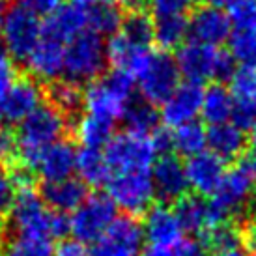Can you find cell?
Returning <instances> with one entry per match:
<instances>
[{
	"label": "cell",
	"mask_w": 256,
	"mask_h": 256,
	"mask_svg": "<svg viewBox=\"0 0 256 256\" xmlns=\"http://www.w3.org/2000/svg\"><path fill=\"white\" fill-rule=\"evenodd\" d=\"M68 126H70L68 118L62 112H58L52 105L49 103L40 105L19 124V129L15 131L19 146L17 154L19 164L32 172L36 170L42 156L52 144L62 140Z\"/></svg>",
	"instance_id": "cell-1"
},
{
	"label": "cell",
	"mask_w": 256,
	"mask_h": 256,
	"mask_svg": "<svg viewBox=\"0 0 256 256\" xmlns=\"http://www.w3.org/2000/svg\"><path fill=\"white\" fill-rule=\"evenodd\" d=\"M133 98V78L124 72H112L86 84L82 107L86 114L107 122L120 120Z\"/></svg>",
	"instance_id": "cell-2"
},
{
	"label": "cell",
	"mask_w": 256,
	"mask_h": 256,
	"mask_svg": "<svg viewBox=\"0 0 256 256\" xmlns=\"http://www.w3.org/2000/svg\"><path fill=\"white\" fill-rule=\"evenodd\" d=\"M174 62L178 66L180 77L187 78V82L192 84H200L210 78L226 80L236 72V62L230 52L194 42L182 45Z\"/></svg>",
	"instance_id": "cell-3"
},
{
	"label": "cell",
	"mask_w": 256,
	"mask_h": 256,
	"mask_svg": "<svg viewBox=\"0 0 256 256\" xmlns=\"http://www.w3.org/2000/svg\"><path fill=\"white\" fill-rule=\"evenodd\" d=\"M107 66L105 43L92 30H82L66 45L64 75L66 80L75 86L90 84L100 78Z\"/></svg>",
	"instance_id": "cell-4"
},
{
	"label": "cell",
	"mask_w": 256,
	"mask_h": 256,
	"mask_svg": "<svg viewBox=\"0 0 256 256\" xmlns=\"http://www.w3.org/2000/svg\"><path fill=\"white\" fill-rule=\"evenodd\" d=\"M103 156L107 159L110 172H150L156 164L157 152L150 136L120 133L112 136L105 146Z\"/></svg>",
	"instance_id": "cell-5"
},
{
	"label": "cell",
	"mask_w": 256,
	"mask_h": 256,
	"mask_svg": "<svg viewBox=\"0 0 256 256\" xmlns=\"http://www.w3.org/2000/svg\"><path fill=\"white\" fill-rule=\"evenodd\" d=\"M0 32H2L0 42L4 43L12 60L26 62L42 36L40 15L26 10L21 4L8 8Z\"/></svg>",
	"instance_id": "cell-6"
},
{
	"label": "cell",
	"mask_w": 256,
	"mask_h": 256,
	"mask_svg": "<svg viewBox=\"0 0 256 256\" xmlns=\"http://www.w3.org/2000/svg\"><path fill=\"white\" fill-rule=\"evenodd\" d=\"M107 196L129 217L146 214L156 196L150 172H124L112 176L107 182Z\"/></svg>",
	"instance_id": "cell-7"
},
{
	"label": "cell",
	"mask_w": 256,
	"mask_h": 256,
	"mask_svg": "<svg viewBox=\"0 0 256 256\" xmlns=\"http://www.w3.org/2000/svg\"><path fill=\"white\" fill-rule=\"evenodd\" d=\"M116 219V206L107 194H88L70 217V232L80 243H94Z\"/></svg>",
	"instance_id": "cell-8"
},
{
	"label": "cell",
	"mask_w": 256,
	"mask_h": 256,
	"mask_svg": "<svg viewBox=\"0 0 256 256\" xmlns=\"http://www.w3.org/2000/svg\"><path fill=\"white\" fill-rule=\"evenodd\" d=\"M52 219L54 212H50L45 206L40 192L34 189L19 191L12 214L8 217L15 236L47 238L50 242H52Z\"/></svg>",
	"instance_id": "cell-9"
},
{
	"label": "cell",
	"mask_w": 256,
	"mask_h": 256,
	"mask_svg": "<svg viewBox=\"0 0 256 256\" xmlns=\"http://www.w3.org/2000/svg\"><path fill=\"white\" fill-rule=\"evenodd\" d=\"M142 224L135 217H116L105 234L92 243L88 256H140Z\"/></svg>",
	"instance_id": "cell-10"
},
{
	"label": "cell",
	"mask_w": 256,
	"mask_h": 256,
	"mask_svg": "<svg viewBox=\"0 0 256 256\" xmlns=\"http://www.w3.org/2000/svg\"><path fill=\"white\" fill-rule=\"evenodd\" d=\"M142 100L150 105H163L180 86V72L174 58L166 52L154 54L148 68L136 78Z\"/></svg>",
	"instance_id": "cell-11"
},
{
	"label": "cell",
	"mask_w": 256,
	"mask_h": 256,
	"mask_svg": "<svg viewBox=\"0 0 256 256\" xmlns=\"http://www.w3.org/2000/svg\"><path fill=\"white\" fill-rule=\"evenodd\" d=\"M254 182L249 180L242 170L226 172L220 182L219 189L214 192V200L210 202V210L217 222H224L228 217L242 212L252 194Z\"/></svg>",
	"instance_id": "cell-12"
},
{
	"label": "cell",
	"mask_w": 256,
	"mask_h": 256,
	"mask_svg": "<svg viewBox=\"0 0 256 256\" xmlns=\"http://www.w3.org/2000/svg\"><path fill=\"white\" fill-rule=\"evenodd\" d=\"M232 32V24L228 15L214 6H202L194 10L191 21H187V34L194 43L217 47L224 43Z\"/></svg>",
	"instance_id": "cell-13"
},
{
	"label": "cell",
	"mask_w": 256,
	"mask_h": 256,
	"mask_svg": "<svg viewBox=\"0 0 256 256\" xmlns=\"http://www.w3.org/2000/svg\"><path fill=\"white\" fill-rule=\"evenodd\" d=\"M184 166L187 187L198 196H212L219 189L220 182L226 174L224 161H220L212 152H202L198 156L189 157V161Z\"/></svg>",
	"instance_id": "cell-14"
},
{
	"label": "cell",
	"mask_w": 256,
	"mask_h": 256,
	"mask_svg": "<svg viewBox=\"0 0 256 256\" xmlns=\"http://www.w3.org/2000/svg\"><path fill=\"white\" fill-rule=\"evenodd\" d=\"M105 49H107V62H110L116 68V72L128 73L133 80L142 75V72L148 68V64L156 54L150 47L129 42L120 32L110 38V42L105 45Z\"/></svg>",
	"instance_id": "cell-15"
},
{
	"label": "cell",
	"mask_w": 256,
	"mask_h": 256,
	"mask_svg": "<svg viewBox=\"0 0 256 256\" xmlns=\"http://www.w3.org/2000/svg\"><path fill=\"white\" fill-rule=\"evenodd\" d=\"M86 8H80L73 2H62L54 12L47 15L45 22H42V36L68 45L73 38L86 30Z\"/></svg>",
	"instance_id": "cell-16"
},
{
	"label": "cell",
	"mask_w": 256,
	"mask_h": 256,
	"mask_svg": "<svg viewBox=\"0 0 256 256\" xmlns=\"http://www.w3.org/2000/svg\"><path fill=\"white\" fill-rule=\"evenodd\" d=\"M43 96L45 92L40 88V82L34 77H17L6 98L0 103L2 118L21 124L28 114L42 105Z\"/></svg>",
	"instance_id": "cell-17"
},
{
	"label": "cell",
	"mask_w": 256,
	"mask_h": 256,
	"mask_svg": "<svg viewBox=\"0 0 256 256\" xmlns=\"http://www.w3.org/2000/svg\"><path fill=\"white\" fill-rule=\"evenodd\" d=\"M202 96L204 90L200 84L184 82L180 84L168 100L161 105V118L168 128H180L184 124L194 122L202 108Z\"/></svg>",
	"instance_id": "cell-18"
},
{
	"label": "cell",
	"mask_w": 256,
	"mask_h": 256,
	"mask_svg": "<svg viewBox=\"0 0 256 256\" xmlns=\"http://www.w3.org/2000/svg\"><path fill=\"white\" fill-rule=\"evenodd\" d=\"M152 184L157 196L170 202L182 200L187 192V178H185V166L180 159L172 156H161L159 161L152 166Z\"/></svg>",
	"instance_id": "cell-19"
},
{
	"label": "cell",
	"mask_w": 256,
	"mask_h": 256,
	"mask_svg": "<svg viewBox=\"0 0 256 256\" xmlns=\"http://www.w3.org/2000/svg\"><path fill=\"white\" fill-rule=\"evenodd\" d=\"M142 234L150 245L157 247H174L184 238V230L174 210L168 206H154L146 212V219L142 224Z\"/></svg>",
	"instance_id": "cell-20"
},
{
	"label": "cell",
	"mask_w": 256,
	"mask_h": 256,
	"mask_svg": "<svg viewBox=\"0 0 256 256\" xmlns=\"http://www.w3.org/2000/svg\"><path fill=\"white\" fill-rule=\"evenodd\" d=\"M64 43L40 36L36 49L32 50L30 58L26 60L32 75L47 82L58 80L60 75H64Z\"/></svg>",
	"instance_id": "cell-21"
},
{
	"label": "cell",
	"mask_w": 256,
	"mask_h": 256,
	"mask_svg": "<svg viewBox=\"0 0 256 256\" xmlns=\"http://www.w3.org/2000/svg\"><path fill=\"white\" fill-rule=\"evenodd\" d=\"M40 196L45 202V206L50 208V212L66 214V212H75L88 198V187L78 178L49 182L42 185Z\"/></svg>",
	"instance_id": "cell-22"
},
{
	"label": "cell",
	"mask_w": 256,
	"mask_h": 256,
	"mask_svg": "<svg viewBox=\"0 0 256 256\" xmlns=\"http://www.w3.org/2000/svg\"><path fill=\"white\" fill-rule=\"evenodd\" d=\"M75 166H77L75 146L70 140H58L42 156L36 170L45 180V184H49V182H62L72 178Z\"/></svg>",
	"instance_id": "cell-23"
},
{
	"label": "cell",
	"mask_w": 256,
	"mask_h": 256,
	"mask_svg": "<svg viewBox=\"0 0 256 256\" xmlns=\"http://www.w3.org/2000/svg\"><path fill=\"white\" fill-rule=\"evenodd\" d=\"M206 140L212 154L219 157L220 161L238 159L243 156L245 150V133L236 128L232 122L210 126L206 131Z\"/></svg>",
	"instance_id": "cell-24"
},
{
	"label": "cell",
	"mask_w": 256,
	"mask_h": 256,
	"mask_svg": "<svg viewBox=\"0 0 256 256\" xmlns=\"http://www.w3.org/2000/svg\"><path fill=\"white\" fill-rule=\"evenodd\" d=\"M174 214L180 220L182 230L192 232V234H206L208 230H212L217 222L210 210V204H206L198 196H184L182 200L176 202V210Z\"/></svg>",
	"instance_id": "cell-25"
},
{
	"label": "cell",
	"mask_w": 256,
	"mask_h": 256,
	"mask_svg": "<svg viewBox=\"0 0 256 256\" xmlns=\"http://www.w3.org/2000/svg\"><path fill=\"white\" fill-rule=\"evenodd\" d=\"M86 17H88V26L96 32L98 36H110L118 34L124 22V14H122V6L118 0H101L98 4L90 6L86 10Z\"/></svg>",
	"instance_id": "cell-26"
},
{
	"label": "cell",
	"mask_w": 256,
	"mask_h": 256,
	"mask_svg": "<svg viewBox=\"0 0 256 256\" xmlns=\"http://www.w3.org/2000/svg\"><path fill=\"white\" fill-rule=\"evenodd\" d=\"M234 98L230 90L224 86L214 84L208 90H204L202 96V108L200 112L204 116V120L210 126H217V124H226L232 118V110H234Z\"/></svg>",
	"instance_id": "cell-27"
},
{
	"label": "cell",
	"mask_w": 256,
	"mask_h": 256,
	"mask_svg": "<svg viewBox=\"0 0 256 256\" xmlns=\"http://www.w3.org/2000/svg\"><path fill=\"white\" fill-rule=\"evenodd\" d=\"M75 170L80 176V182L84 185H92V187H100V185H107L110 180V168L107 164V159L103 156V152L92 148H82L77 152V166Z\"/></svg>",
	"instance_id": "cell-28"
},
{
	"label": "cell",
	"mask_w": 256,
	"mask_h": 256,
	"mask_svg": "<svg viewBox=\"0 0 256 256\" xmlns=\"http://www.w3.org/2000/svg\"><path fill=\"white\" fill-rule=\"evenodd\" d=\"M122 120L128 128V133L140 136L154 135L159 129V114L156 107L146 101H131L122 116Z\"/></svg>",
	"instance_id": "cell-29"
},
{
	"label": "cell",
	"mask_w": 256,
	"mask_h": 256,
	"mask_svg": "<svg viewBox=\"0 0 256 256\" xmlns=\"http://www.w3.org/2000/svg\"><path fill=\"white\" fill-rule=\"evenodd\" d=\"M73 128H75V133H77L78 140L82 142L84 148L100 150L103 146H107L108 140L114 136L112 122L96 118V116H90V114L82 116L77 122V126H73Z\"/></svg>",
	"instance_id": "cell-30"
},
{
	"label": "cell",
	"mask_w": 256,
	"mask_h": 256,
	"mask_svg": "<svg viewBox=\"0 0 256 256\" xmlns=\"http://www.w3.org/2000/svg\"><path fill=\"white\" fill-rule=\"evenodd\" d=\"M47 98H49V105H52L58 112L64 114L68 122L72 120L78 112V108L82 107V92L78 90V86L72 84L68 80L49 82Z\"/></svg>",
	"instance_id": "cell-31"
},
{
	"label": "cell",
	"mask_w": 256,
	"mask_h": 256,
	"mask_svg": "<svg viewBox=\"0 0 256 256\" xmlns=\"http://www.w3.org/2000/svg\"><path fill=\"white\" fill-rule=\"evenodd\" d=\"M206 146V129L202 128L198 122L184 124L172 133V150H176L180 156L194 157L202 154Z\"/></svg>",
	"instance_id": "cell-32"
},
{
	"label": "cell",
	"mask_w": 256,
	"mask_h": 256,
	"mask_svg": "<svg viewBox=\"0 0 256 256\" xmlns=\"http://www.w3.org/2000/svg\"><path fill=\"white\" fill-rule=\"evenodd\" d=\"M187 36V19L184 15L159 17L154 22V40L161 49H176Z\"/></svg>",
	"instance_id": "cell-33"
},
{
	"label": "cell",
	"mask_w": 256,
	"mask_h": 256,
	"mask_svg": "<svg viewBox=\"0 0 256 256\" xmlns=\"http://www.w3.org/2000/svg\"><path fill=\"white\" fill-rule=\"evenodd\" d=\"M228 47L234 62L242 66L256 64V28H232Z\"/></svg>",
	"instance_id": "cell-34"
},
{
	"label": "cell",
	"mask_w": 256,
	"mask_h": 256,
	"mask_svg": "<svg viewBox=\"0 0 256 256\" xmlns=\"http://www.w3.org/2000/svg\"><path fill=\"white\" fill-rule=\"evenodd\" d=\"M120 34L136 45L148 47V43L154 40V21L148 14H144L140 10L131 12L128 17H124Z\"/></svg>",
	"instance_id": "cell-35"
},
{
	"label": "cell",
	"mask_w": 256,
	"mask_h": 256,
	"mask_svg": "<svg viewBox=\"0 0 256 256\" xmlns=\"http://www.w3.org/2000/svg\"><path fill=\"white\" fill-rule=\"evenodd\" d=\"M52 242L47 238L14 236L4 247V256H52Z\"/></svg>",
	"instance_id": "cell-36"
},
{
	"label": "cell",
	"mask_w": 256,
	"mask_h": 256,
	"mask_svg": "<svg viewBox=\"0 0 256 256\" xmlns=\"http://www.w3.org/2000/svg\"><path fill=\"white\" fill-rule=\"evenodd\" d=\"M230 94H234L238 101L256 103V64L236 68L230 77Z\"/></svg>",
	"instance_id": "cell-37"
},
{
	"label": "cell",
	"mask_w": 256,
	"mask_h": 256,
	"mask_svg": "<svg viewBox=\"0 0 256 256\" xmlns=\"http://www.w3.org/2000/svg\"><path fill=\"white\" fill-rule=\"evenodd\" d=\"M206 243L210 247H214L215 250H228V249H238V245L242 243V236L236 230L232 224L228 222H220L215 224L212 230H208L206 234Z\"/></svg>",
	"instance_id": "cell-38"
},
{
	"label": "cell",
	"mask_w": 256,
	"mask_h": 256,
	"mask_svg": "<svg viewBox=\"0 0 256 256\" xmlns=\"http://www.w3.org/2000/svg\"><path fill=\"white\" fill-rule=\"evenodd\" d=\"M226 15L232 28H256V0H234Z\"/></svg>",
	"instance_id": "cell-39"
},
{
	"label": "cell",
	"mask_w": 256,
	"mask_h": 256,
	"mask_svg": "<svg viewBox=\"0 0 256 256\" xmlns=\"http://www.w3.org/2000/svg\"><path fill=\"white\" fill-rule=\"evenodd\" d=\"M17 194H19V191L12 180V174L4 166H0V220L10 217L12 208L17 200Z\"/></svg>",
	"instance_id": "cell-40"
},
{
	"label": "cell",
	"mask_w": 256,
	"mask_h": 256,
	"mask_svg": "<svg viewBox=\"0 0 256 256\" xmlns=\"http://www.w3.org/2000/svg\"><path fill=\"white\" fill-rule=\"evenodd\" d=\"M15 80H17V70H15L14 60L8 54L4 43L0 42V103L6 98Z\"/></svg>",
	"instance_id": "cell-41"
},
{
	"label": "cell",
	"mask_w": 256,
	"mask_h": 256,
	"mask_svg": "<svg viewBox=\"0 0 256 256\" xmlns=\"http://www.w3.org/2000/svg\"><path fill=\"white\" fill-rule=\"evenodd\" d=\"M232 124L242 131L252 129L256 126V103L250 101H236L232 110Z\"/></svg>",
	"instance_id": "cell-42"
},
{
	"label": "cell",
	"mask_w": 256,
	"mask_h": 256,
	"mask_svg": "<svg viewBox=\"0 0 256 256\" xmlns=\"http://www.w3.org/2000/svg\"><path fill=\"white\" fill-rule=\"evenodd\" d=\"M192 0H152V12L157 19L159 17H172L184 15L191 8Z\"/></svg>",
	"instance_id": "cell-43"
},
{
	"label": "cell",
	"mask_w": 256,
	"mask_h": 256,
	"mask_svg": "<svg viewBox=\"0 0 256 256\" xmlns=\"http://www.w3.org/2000/svg\"><path fill=\"white\" fill-rule=\"evenodd\" d=\"M19 146H17V136L12 129H0V166L4 164H14L17 161Z\"/></svg>",
	"instance_id": "cell-44"
},
{
	"label": "cell",
	"mask_w": 256,
	"mask_h": 256,
	"mask_svg": "<svg viewBox=\"0 0 256 256\" xmlns=\"http://www.w3.org/2000/svg\"><path fill=\"white\" fill-rule=\"evenodd\" d=\"M52 256H88V249L77 240H62L52 249Z\"/></svg>",
	"instance_id": "cell-45"
},
{
	"label": "cell",
	"mask_w": 256,
	"mask_h": 256,
	"mask_svg": "<svg viewBox=\"0 0 256 256\" xmlns=\"http://www.w3.org/2000/svg\"><path fill=\"white\" fill-rule=\"evenodd\" d=\"M62 4V0H21V6L34 12L36 15H49Z\"/></svg>",
	"instance_id": "cell-46"
},
{
	"label": "cell",
	"mask_w": 256,
	"mask_h": 256,
	"mask_svg": "<svg viewBox=\"0 0 256 256\" xmlns=\"http://www.w3.org/2000/svg\"><path fill=\"white\" fill-rule=\"evenodd\" d=\"M174 256H206V250L194 240H182L172 247Z\"/></svg>",
	"instance_id": "cell-47"
},
{
	"label": "cell",
	"mask_w": 256,
	"mask_h": 256,
	"mask_svg": "<svg viewBox=\"0 0 256 256\" xmlns=\"http://www.w3.org/2000/svg\"><path fill=\"white\" fill-rule=\"evenodd\" d=\"M154 148H156L157 156H168V152L172 150V133L170 131H164V129H157L154 135L150 136Z\"/></svg>",
	"instance_id": "cell-48"
},
{
	"label": "cell",
	"mask_w": 256,
	"mask_h": 256,
	"mask_svg": "<svg viewBox=\"0 0 256 256\" xmlns=\"http://www.w3.org/2000/svg\"><path fill=\"white\" fill-rule=\"evenodd\" d=\"M238 170H242L249 180L256 184V152L250 154H243L238 161Z\"/></svg>",
	"instance_id": "cell-49"
},
{
	"label": "cell",
	"mask_w": 256,
	"mask_h": 256,
	"mask_svg": "<svg viewBox=\"0 0 256 256\" xmlns=\"http://www.w3.org/2000/svg\"><path fill=\"white\" fill-rule=\"evenodd\" d=\"M240 236H242V242L247 245V249L256 252V219L249 220V222L243 226L242 232H240Z\"/></svg>",
	"instance_id": "cell-50"
},
{
	"label": "cell",
	"mask_w": 256,
	"mask_h": 256,
	"mask_svg": "<svg viewBox=\"0 0 256 256\" xmlns=\"http://www.w3.org/2000/svg\"><path fill=\"white\" fill-rule=\"evenodd\" d=\"M140 256H174L172 247H157V245H148L142 250Z\"/></svg>",
	"instance_id": "cell-51"
},
{
	"label": "cell",
	"mask_w": 256,
	"mask_h": 256,
	"mask_svg": "<svg viewBox=\"0 0 256 256\" xmlns=\"http://www.w3.org/2000/svg\"><path fill=\"white\" fill-rule=\"evenodd\" d=\"M212 256H245L240 249H228V250H215Z\"/></svg>",
	"instance_id": "cell-52"
},
{
	"label": "cell",
	"mask_w": 256,
	"mask_h": 256,
	"mask_svg": "<svg viewBox=\"0 0 256 256\" xmlns=\"http://www.w3.org/2000/svg\"><path fill=\"white\" fill-rule=\"evenodd\" d=\"M208 6H214V8H224V6H230L234 0H206Z\"/></svg>",
	"instance_id": "cell-53"
},
{
	"label": "cell",
	"mask_w": 256,
	"mask_h": 256,
	"mask_svg": "<svg viewBox=\"0 0 256 256\" xmlns=\"http://www.w3.org/2000/svg\"><path fill=\"white\" fill-rule=\"evenodd\" d=\"M73 4H77V6H80V8H90V6H94V4H98V2H101V0H72Z\"/></svg>",
	"instance_id": "cell-54"
},
{
	"label": "cell",
	"mask_w": 256,
	"mask_h": 256,
	"mask_svg": "<svg viewBox=\"0 0 256 256\" xmlns=\"http://www.w3.org/2000/svg\"><path fill=\"white\" fill-rule=\"evenodd\" d=\"M6 12H8L6 0H0V28H2V22H4V17H6Z\"/></svg>",
	"instance_id": "cell-55"
},
{
	"label": "cell",
	"mask_w": 256,
	"mask_h": 256,
	"mask_svg": "<svg viewBox=\"0 0 256 256\" xmlns=\"http://www.w3.org/2000/svg\"><path fill=\"white\" fill-rule=\"evenodd\" d=\"M250 144H252V148L256 152V126L252 128V133H250Z\"/></svg>",
	"instance_id": "cell-56"
},
{
	"label": "cell",
	"mask_w": 256,
	"mask_h": 256,
	"mask_svg": "<svg viewBox=\"0 0 256 256\" xmlns=\"http://www.w3.org/2000/svg\"><path fill=\"white\" fill-rule=\"evenodd\" d=\"M2 120H4V118H2V112H0V129H2Z\"/></svg>",
	"instance_id": "cell-57"
},
{
	"label": "cell",
	"mask_w": 256,
	"mask_h": 256,
	"mask_svg": "<svg viewBox=\"0 0 256 256\" xmlns=\"http://www.w3.org/2000/svg\"><path fill=\"white\" fill-rule=\"evenodd\" d=\"M252 256H256V252H254V254H252Z\"/></svg>",
	"instance_id": "cell-58"
},
{
	"label": "cell",
	"mask_w": 256,
	"mask_h": 256,
	"mask_svg": "<svg viewBox=\"0 0 256 256\" xmlns=\"http://www.w3.org/2000/svg\"><path fill=\"white\" fill-rule=\"evenodd\" d=\"M142 2H144V0H142Z\"/></svg>",
	"instance_id": "cell-59"
}]
</instances>
